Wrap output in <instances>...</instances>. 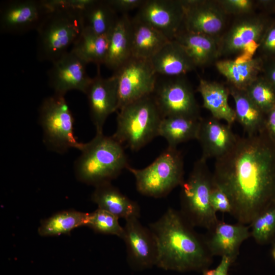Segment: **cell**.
<instances>
[{
	"label": "cell",
	"instance_id": "20",
	"mask_svg": "<svg viewBox=\"0 0 275 275\" xmlns=\"http://www.w3.org/2000/svg\"><path fill=\"white\" fill-rule=\"evenodd\" d=\"M92 201L98 208L105 210L118 217L127 220L141 216L139 204L123 194L111 182L104 183L95 187L91 195Z\"/></svg>",
	"mask_w": 275,
	"mask_h": 275
},
{
	"label": "cell",
	"instance_id": "12",
	"mask_svg": "<svg viewBox=\"0 0 275 275\" xmlns=\"http://www.w3.org/2000/svg\"><path fill=\"white\" fill-rule=\"evenodd\" d=\"M49 9L46 0L7 1L1 6L0 31L13 35L36 31Z\"/></svg>",
	"mask_w": 275,
	"mask_h": 275
},
{
	"label": "cell",
	"instance_id": "1",
	"mask_svg": "<svg viewBox=\"0 0 275 275\" xmlns=\"http://www.w3.org/2000/svg\"><path fill=\"white\" fill-rule=\"evenodd\" d=\"M212 175L230 200V214L249 225L275 205V143L264 129L238 136L233 147L215 159Z\"/></svg>",
	"mask_w": 275,
	"mask_h": 275
},
{
	"label": "cell",
	"instance_id": "32",
	"mask_svg": "<svg viewBox=\"0 0 275 275\" xmlns=\"http://www.w3.org/2000/svg\"><path fill=\"white\" fill-rule=\"evenodd\" d=\"M252 237L260 245L275 242V205L258 215L249 224Z\"/></svg>",
	"mask_w": 275,
	"mask_h": 275
},
{
	"label": "cell",
	"instance_id": "23",
	"mask_svg": "<svg viewBox=\"0 0 275 275\" xmlns=\"http://www.w3.org/2000/svg\"><path fill=\"white\" fill-rule=\"evenodd\" d=\"M131 47L132 19L124 14L111 32L104 65L116 71L132 57Z\"/></svg>",
	"mask_w": 275,
	"mask_h": 275
},
{
	"label": "cell",
	"instance_id": "37",
	"mask_svg": "<svg viewBox=\"0 0 275 275\" xmlns=\"http://www.w3.org/2000/svg\"><path fill=\"white\" fill-rule=\"evenodd\" d=\"M258 50L264 59H275V22H272L266 30Z\"/></svg>",
	"mask_w": 275,
	"mask_h": 275
},
{
	"label": "cell",
	"instance_id": "40",
	"mask_svg": "<svg viewBox=\"0 0 275 275\" xmlns=\"http://www.w3.org/2000/svg\"><path fill=\"white\" fill-rule=\"evenodd\" d=\"M263 59V76L275 90V59Z\"/></svg>",
	"mask_w": 275,
	"mask_h": 275
},
{
	"label": "cell",
	"instance_id": "8",
	"mask_svg": "<svg viewBox=\"0 0 275 275\" xmlns=\"http://www.w3.org/2000/svg\"><path fill=\"white\" fill-rule=\"evenodd\" d=\"M64 95L45 98L39 108V123L43 142L48 149L63 154L71 148L80 150L82 143L74 134V118Z\"/></svg>",
	"mask_w": 275,
	"mask_h": 275
},
{
	"label": "cell",
	"instance_id": "26",
	"mask_svg": "<svg viewBox=\"0 0 275 275\" xmlns=\"http://www.w3.org/2000/svg\"><path fill=\"white\" fill-rule=\"evenodd\" d=\"M171 40L151 25L132 19V57L150 60Z\"/></svg>",
	"mask_w": 275,
	"mask_h": 275
},
{
	"label": "cell",
	"instance_id": "27",
	"mask_svg": "<svg viewBox=\"0 0 275 275\" xmlns=\"http://www.w3.org/2000/svg\"><path fill=\"white\" fill-rule=\"evenodd\" d=\"M235 103L236 121L247 135L259 133L264 129L265 114L253 102L245 91L228 87Z\"/></svg>",
	"mask_w": 275,
	"mask_h": 275
},
{
	"label": "cell",
	"instance_id": "19",
	"mask_svg": "<svg viewBox=\"0 0 275 275\" xmlns=\"http://www.w3.org/2000/svg\"><path fill=\"white\" fill-rule=\"evenodd\" d=\"M205 235L210 253L213 256H226L234 262L242 243L251 237L249 226L237 223L230 224L219 220Z\"/></svg>",
	"mask_w": 275,
	"mask_h": 275
},
{
	"label": "cell",
	"instance_id": "33",
	"mask_svg": "<svg viewBox=\"0 0 275 275\" xmlns=\"http://www.w3.org/2000/svg\"><path fill=\"white\" fill-rule=\"evenodd\" d=\"M245 92L265 115L275 107V90L263 76H259L254 81Z\"/></svg>",
	"mask_w": 275,
	"mask_h": 275
},
{
	"label": "cell",
	"instance_id": "17",
	"mask_svg": "<svg viewBox=\"0 0 275 275\" xmlns=\"http://www.w3.org/2000/svg\"><path fill=\"white\" fill-rule=\"evenodd\" d=\"M88 100L91 121L96 133H103V126L107 117L118 111V80L114 74L103 78L98 70L93 78L86 94Z\"/></svg>",
	"mask_w": 275,
	"mask_h": 275
},
{
	"label": "cell",
	"instance_id": "13",
	"mask_svg": "<svg viewBox=\"0 0 275 275\" xmlns=\"http://www.w3.org/2000/svg\"><path fill=\"white\" fill-rule=\"evenodd\" d=\"M184 17L183 0H145L133 18L151 25L172 40L183 30Z\"/></svg>",
	"mask_w": 275,
	"mask_h": 275
},
{
	"label": "cell",
	"instance_id": "15",
	"mask_svg": "<svg viewBox=\"0 0 275 275\" xmlns=\"http://www.w3.org/2000/svg\"><path fill=\"white\" fill-rule=\"evenodd\" d=\"M183 30L218 38L226 24L227 14L217 1L183 0Z\"/></svg>",
	"mask_w": 275,
	"mask_h": 275
},
{
	"label": "cell",
	"instance_id": "5",
	"mask_svg": "<svg viewBox=\"0 0 275 275\" xmlns=\"http://www.w3.org/2000/svg\"><path fill=\"white\" fill-rule=\"evenodd\" d=\"M163 117L152 95L119 110L113 137L132 151H138L158 136Z\"/></svg>",
	"mask_w": 275,
	"mask_h": 275
},
{
	"label": "cell",
	"instance_id": "24",
	"mask_svg": "<svg viewBox=\"0 0 275 275\" xmlns=\"http://www.w3.org/2000/svg\"><path fill=\"white\" fill-rule=\"evenodd\" d=\"M218 38L182 30L174 40L181 45L197 67L207 66L220 57Z\"/></svg>",
	"mask_w": 275,
	"mask_h": 275
},
{
	"label": "cell",
	"instance_id": "9",
	"mask_svg": "<svg viewBox=\"0 0 275 275\" xmlns=\"http://www.w3.org/2000/svg\"><path fill=\"white\" fill-rule=\"evenodd\" d=\"M271 23L263 15L250 14L240 16L219 37V56H236L235 59L244 60L252 59Z\"/></svg>",
	"mask_w": 275,
	"mask_h": 275
},
{
	"label": "cell",
	"instance_id": "14",
	"mask_svg": "<svg viewBox=\"0 0 275 275\" xmlns=\"http://www.w3.org/2000/svg\"><path fill=\"white\" fill-rule=\"evenodd\" d=\"M122 239L126 246L127 259L130 266L142 270L156 265L157 246L149 227L144 226L139 218L125 221Z\"/></svg>",
	"mask_w": 275,
	"mask_h": 275
},
{
	"label": "cell",
	"instance_id": "18",
	"mask_svg": "<svg viewBox=\"0 0 275 275\" xmlns=\"http://www.w3.org/2000/svg\"><path fill=\"white\" fill-rule=\"evenodd\" d=\"M238 137L231 125L212 116L201 118L197 138L202 149L201 157L207 160L222 157L233 147Z\"/></svg>",
	"mask_w": 275,
	"mask_h": 275
},
{
	"label": "cell",
	"instance_id": "3",
	"mask_svg": "<svg viewBox=\"0 0 275 275\" xmlns=\"http://www.w3.org/2000/svg\"><path fill=\"white\" fill-rule=\"evenodd\" d=\"M46 2L49 9L36 30L37 57L52 63L69 51L84 25L81 9L69 7L62 0Z\"/></svg>",
	"mask_w": 275,
	"mask_h": 275
},
{
	"label": "cell",
	"instance_id": "35",
	"mask_svg": "<svg viewBox=\"0 0 275 275\" xmlns=\"http://www.w3.org/2000/svg\"><path fill=\"white\" fill-rule=\"evenodd\" d=\"M227 15L244 16L252 14L254 2L251 0L217 1Z\"/></svg>",
	"mask_w": 275,
	"mask_h": 275
},
{
	"label": "cell",
	"instance_id": "30",
	"mask_svg": "<svg viewBox=\"0 0 275 275\" xmlns=\"http://www.w3.org/2000/svg\"><path fill=\"white\" fill-rule=\"evenodd\" d=\"M107 1L92 0L81 10L84 27L99 35L109 34L119 18Z\"/></svg>",
	"mask_w": 275,
	"mask_h": 275
},
{
	"label": "cell",
	"instance_id": "29",
	"mask_svg": "<svg viewBox=\"0 0 275 275\" xmlns=\"http://www.w3.org/2000/svg\"><path fill=\"white\" fill-rule=\"evenodd\" d=\"M201 119L181 117L163 118L159 126L158 136L166 140L168 147L177 148L181 143L197 140Z\"/></svg>",
	"mask_w": 275,
	"mask_h": 275
},
{
	"label": "cell",
	"instance_id": "38",
	"mask_svg": "<svg viewBox=\"0 0 275 275\" xmlns=\"http://www.w3.org/2000/svg\"><path fill=\"white\" fill-rule=\"evenodd\" d=\"M112 8L117 12L123 14L127 12L139 8L145 0H107Z\"/></svg>",
	"mask_w": 275,
	"mask_h": 275
},
{
	"label": "cell",
	"instance_id": "39",
	"mask_svg": "<svg viewBox=\"0 0 275 275\" xmlns=\"http://www.w3.org/2000/svg\"><path fill=\"white\" fill-rule=\"evenodd\" d=\"M234 262L229 257H221L220 262L213 269L204 270L203 275H229L230 268Z\"/></svg>",
	"mask_w": 275,
	"mask_h": 275
},
{
	"label": "cell",
	"instance_id": "16",
	"mask_svg": "<svg viewBox=\"0 0 275 275\" xmlns=\"http://www.w3.org/2000/svg\"><path fill=\"white\" fill-rule=\"evenodd\" d=\"M51 63L48 72V79L54 94L65 96L71 90H77L86 94L93 80L87 73V64L71 50Z\"/></svg>",
	"mask_w": 275,
	"mask_h": 275
},
{
	"label": "cell",
	"instance_id": "10",
	"mask_svg": "<svg viewBox=\"0 0 275 275\" xmlns=\"http://www.w3.org/2000/svg\"><path fill=\"white\" fill-rule=\"evenodd\" d=\"M152 95L163 118L201 119L193 88L182 76L157 82Z\"/></svg>",
	"mask_w": 275,
	"mask_h": 275
},
{
	"label": "cell",
	"instance_id": "4",
	"mask_svg": "<svg viewBox=\"0 0 275 275\" xmlns=\"http://www.w3.org/2000/svg\"><path fill=\"white\" fill-rule=\"evenodd\" d=\"M81 154L74 162L76 178L94 187L116 179L129 166L123 146L113 136L96 133L82 143Z\"/></svg>",
	"mask_w": 275,
	"mask_h": 275
},
{
	"label": "cell",
	"instance_id": "28",
	"mask_svg": "<svg viewBox=\"0 0 275 275\" xmlns=\"http://www.w3.org/2000/svg\"><path fill=\"white\" fill-rule=\"evenodd\" d=\"M111 33L99 35L84 27L70 50L86 64L94 63L99 68L105 63Z\"/></svg>",
	"mask_w": 275,
	"mask_h": 275
},
{
	"label": "cell",
	"instance_id": "11",
	"mask_svg": "<svg viewBox=\"0 0 275 275\" xmlns=\"http://www.w3.org/2000/svg\"><path fill=\"white\" fill-rule=\"evenodd\" d=\"M118 80V111L124 106L152 95L156 75L150 60L131 57L114 73Z\"/></svg>",
	"mask_w": 275,
	"mask_h": 275
},
{
	"label": "cell",
	"instance_id": "36",
	"mask_svg": "<svg viewBox=\"0 0 275 275\" xmlns=\"http://www.w3.org/2000/svg\"><path fill=\"white\" fill-rule=\"evenodd\" d=\"M210 201L215 212L231 214L232 206L228 196L214 181L210 191Z\"/></svg>",
	"mask_w": 275,
	"mask_h": 275
},
{
	"label": "cell",
	"instance_id": "22",
	"mask_svg": "<svg viewBox=\"0 0 275 275\" xmlns=\"http://www.w3.org/2000/svg\"><path fill=\"white\" fill-rule=\"evenodd\" d=\"M263 59L254 57L249 60L227 59L217 61L215 67L227 79L228 86L245 91L262 72Z\"/></svg>",
	"mask_w": 275,
	"mask_h": 275
},
{
	"label": "cell",
	"instance_id": "31",
	"mask_svg": "<svg viewBox=\"0 0 275 275\" xmlns=\"http://www.w3.org/2000/svg\"><path fill=\"white\" fill-rule=\"evenodd\" d=\"M89 213L74 210L58 212L41 221L38 233L42 236L68 234L77 227L86 226Z\"/></svg>",
	"mask_w": 275,
	"mask_h": 275
},
{
	"label": "cell",
	"instance_id": "25",
	"mask_svg": "<svg viewBox=\"0 0 275 275\" xmlns=\"http://www.w3.org/2000/svg\"><path fill=\"white\" fill-rule=\"evenodd\" d=\"M203 100V107L208 110L211 116L224 120L232 126L236 121L235 112L229 105L228 87L215 82L201 79L197 87Z\"/></svg>",
	"mask_w": 275,
	"mask_h": 275
},
{
	"label": "cell",
	"instance_id": "6",
	"mask_svg": "<svg viewBox=\"0 0 275 275\" xmlns=\"http://www.w3.org/2000/svg\"><path fill=\"white\" fill-rule=\"evenodd\" d=\"M213 183L212 172L207 160L200 157L195 162L187 178L180 185V209L195 228L212 230L219 220L210 201Z\"/></svg>",
	"mask_w": 275,
	"mask_h": 275
},
{
	"label": "cell",
	"instance_id": "7",
	"mask_svg": "<svg viewBox=\"0 0 275 275\" xmlns=\"http://www.w3.org/2000/svg\"><path fill=\"white\" fill-rule=\"evenodd\" d=\"M126 169L134 176L138 191L154 198L168 196L184 180L183 157L177 148L168 147L145 168Z\"/></svg>",
	"mask_w": 275,
	"mask_h": 275
},
{
	"label": "cell",
	"instance_id": "41",
	"mask_svg": "<svg viewBox=\"0 0 275 275\" xmlns=\"http://www.w3.org/2000/svg\"><path fill=\"white\" fill-rule=\"evenodd\" d=\"M264 130L275 143V107L265 115Z\"/></svg>",
	"mask_w": 275,
	"mask_h": 275
},
{
	"label": "cell",
	"instance_id": "34",
	"mask_svg": "<svg viewBox=\"0 0 275 275\" xmlns=\"http://www.w3.org/2000/svg\"><path fill=\"white\" fill-rule=\"evenodd\" d=\"M119 218L109 212L97 208L89 213L86 226L96 233L115 235L122 239L124 227L119 222Z\"/></svg>",
	"mask_w": 275,
	"mask_h": 275
},
{
	"label": "cell",
	"instance_id": "21",
	"mask_svg": "<svg viewBox=\"0 0 275 275\" xmlns=\"http://www.w3.org/2000/svg\"><path fill=\"white\" fill-rule=\"evenodd\" d=\"M150 60L157 75L180 76L196 68L183 48L174 39L164 46Z\"/></svg>",
	"mask_w": 275,
	"mask_h": 275
},
{
	"label": "cell",
	"instance_id": "42",
	"mask_svg": "<svg viewBox=\"0 0 275 275\" xmlns=\"http://www.w3.org/2000/svg\"><path fill=\"white\" fill-rule=\"evenodd\" d=\"M271 254L273 259L275 261V242L272 243L271 250Z\"/></svg>",
	"mask_w": 275,
	"mask_h": 275
},
{
	"label": "cell",
	"instance_id": "2",
	"mask_svg": "<svg viewBox=\"0 0 275 275\" xmlns=\"http://www.w3.org/2000/svg\"><path fill=\"white\" fill-rule=\"evenodd\" d=\"M148 227L157 244V266L179 272H203L212 263L205 235L197 232L180 210L169 207Z\"/></svg>",
	"mask_w": 275,
	"mask_h": 275
}]
</instances>
